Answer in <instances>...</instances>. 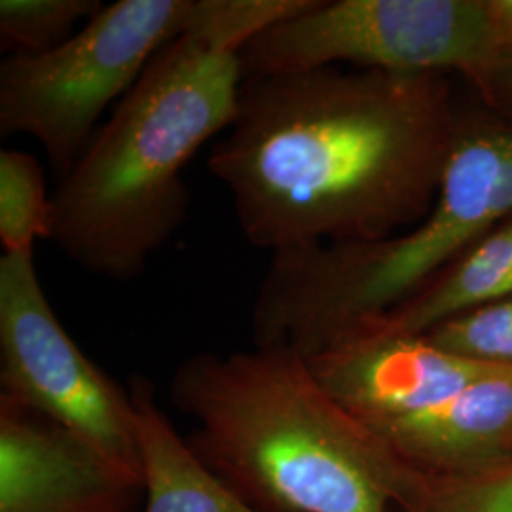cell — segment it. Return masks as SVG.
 I'll return each instance as SVG.
<instances>
[{"mask_svg":"<svg viewBox=\"0 0 512 512\" xmlns=\"http://www.w3.org/2000/svg\"><path fill=\"white\" fill-rule=\"evenodd\" d=\"M395 512H512V461L467 475H425Z\"/></svg>","mask_w":512,"mask_h":512,"instance_id":"obj_15","label":"cell"},{"mask_svg":"<svg viewBox=\"0 0 512 512\" xmlns=\"http://www.w3.org/2000/svg\"><path fill=\"white\" fill-rule=\"evenodd\" d=\"M330 395L374 433L450 399L463 387L509 366L448 353L425 336H353L308 359Z\"/></svg>","mask_w":512,"mask_h":512,"instance_id":"obj_9","label":"cell"},{"mask_svg":"<svg viewBox=\"0 0 512 512\" xmlns=\"http://www.w3.org/2000/svg\"><path fill=\"white\" fill-rule=\"evenodd\" d=\"M480 92L494 107L512 110V46L499 54Z\"/></svg>","mask_w":512,"mask_h":512,"instance_id":"obj_17","label":"cell"},{"mask_svg":"<svg viewBox=\"0 0 512 512\" xmlns=\"http://www.w3.org/2000/svg\"><path fill=\"white\" fill-rule=\"evenodd\" d=\"M458 133L448 74L327 67L243 80L207 167L258 249L376 243L429 215Z\"/></svg>","mask_w":512,"mask_h":512,"instance_id":"obj_1","label":"cell"},{"mask_svg":"<svg viewBox=\"0 0 512 512\" xmlns=\"http://www.w3.org/2000/svg\"><path fill=\"white\" fill-rule=\"evenodd\" d=\"M52 196L37 158L4 148L0 152V241L4 255L35 253L37 241H50Z\"/></svg>","mask_w":512,"mask_h":512,"instance_id":"obj_13","label":"cell"},{"mask_svg":"<svg viewBox=\"0 0 512 512\" xmlns=\"http://www.w3.org/2000/svg\"><path fill=\"white\" fill-rule=\"evenodd\" d=\"M511 217V126H459L437 202L418 226L376 243L272 255L251 311L253 346L310 359L420 293Z\"/></svg>","mask_w":512,"mask_h":512,"instance_id":"obj_4","label":"cell"},{"mask_svg":"<svg viewBox=\"0 0 512 512\" xmlns=\"http://www.w3.org/2000/svg\"><path fill=\"white\" fill-rule=\"evenodd\" d=\"M97 0H2L0 44L10 54H46L78 31L80 21L92 19Z\"/></svg>","mask_w":512,"mask_h":512,"instance_id":"obj_14","label":"cell"},{"mask_svg":"<svg viewBox=\"0 0 512 512\" xmlns=\"http://www.w3.org/2000/svg\"><path fill=\"white\" fill-rule=\"evenodd\" d=\"M128 389L145 475L143 512H255L230 494L194 456L158 404L148 378L131 376Z\"/></svg>","mask_w":512,"mask_h":512,"instance_id":"obj_12","label":"cell"},{"mask_svg":"<svg viewBox=\"0 0 512 512\" xmlns=\"http://www.w3.org/2000/svg\"><path fill=\"white\" fill-rule=\"evenodd\" d=\"M311 0H198L171 40L112 109L52 196L50 241L76 266L114 281L145 274L190 211L184 167L232 126L241 50Z\"/></svg>","mask_w":512,"mask_h":512,"instance_id":"obj_2","label":"cell"},{"mask_svg":"<svg viewBox=\"0 0 512 512\" xmlns=\"http://www.w3.org/2000/svg\"><path fill=\"white\" fill-rule=\"evenodd\" d=\"M497 42V57L512 46V0H486ZM497 61V59H495Z\"/></svg>","mask_w":512,"mask_h":512,"instance_id":"obj_18","label":"cell"},{"mask_svg":"<svg viewBox=\"0 0 512 512\" xmlns=\"http://www.w3.org/2000/svg\"><path fill=\"white\" fill-rule=\"evenodd\" d=\"M0 395L145 478L129 389L74 344L44 293L35 253L0 258Z\"/></svg>","mask_w":512,"mask_h":512,"instance_id":"obj_7","label":"cell"},{"mask_svg":"<svg viewBox=\"0 0 512 512\" xmlns=\"http://www.w3.org/2000/svg\"><path fill=\"white\" fill-rule=\"evenodd\" d=\"M169 399L196 423L194 456L251 511L395 512L423 478L293 349L186 357Z\"/></svg>","mask_w":512,"mask_h":512,"instance_id":"obj_3","label":"cell"},{"mask_svg":"<svg viewBox=\"0 0 512 512\" xmlns=\"http://www.w3.org/2000/svg\"><path fill=\"white\" fill-rule=\"evenodd\" d=\"M198 0H118L46 54L0 65V133L44 148L57 183L82 158L150 61L190 29Z\"/></svg>","mask_w":512,"mask_h":512,"instance_id":"obj_5","label":"cell"},{"mask_svg":"<svg viewBox=\"0 0 512 512\" xmlns=\"http://www.w3.org/2000/svg\"><path fill=\"white\" fill-rule=\"evenodd\" d=\"M425 475H467L512 461V366L376 433Z\"/></svg>","mask_w":512,"mask_h":512,"instance_id":"obj_10","label":"cell"},{"mask_svg":"<svg viewBox=\"0 0 512 512\" xmlns=\"http://www.w3.org/2000/svg\"><path fill=\"white\" fill-rule=\"evenodd\" d=\"M497 59L486 0H311L251 38L243 80L327 67L459 73L480 90Z\"/></svg>","mask_w":512,"mask_h":512,"instance_id":"obj_6","label":"cell"},{"mask_svg":"<svg viewBox=\"0 0 512 512\" xmlns=\"http://www.w3.org/2000/svg\"><path fill=\"white\" fill-rule=\"evenodd\" d=\"M423 336L463 359L512 366V296L448 319Z\"/></svg>","mask_w":512,"mask_h":512,"instance_id":"obj_16","label":"cell"},{"mask_svg":"<svg viewBox=\"0 0 512 512\" xmlns=\"http://www.w3.org/2000/svg\"><path fill=\"white\" fill-rule=\"evenodd\" d=\"M507 296H512V217L480 239L420 293L359 325L344 338L423 336L448 319Z\"/></svg>","mask_w":512,"mask_h":512,"instance_id":"obj_11","label":"cell"},{"mask_svg":"<svg viewBox=\"0 0 512 512\" xmlns=\"http://www.w3.org/2000/svg\"><path fill=\"white\" fill-rule=\"evenodd\" d=\"M145 478L0 395V512H139Z\"/></svg>","mask_w":512,"mask_h":512,"instance_id":"obj_8","label":"cell"}]
</instances>
